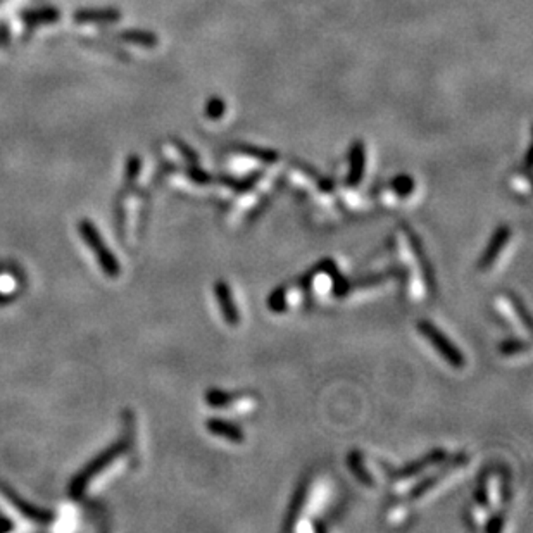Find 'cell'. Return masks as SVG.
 <instances>
[{"mask_svg": "<svg viewBox=\"0 0 533 533\" xmlns=\"http://www.w3.org/2000/svg\"><path fill=\"white\" fill-rule=\"evenodd\" d=\"M347 466L351 470V473L357 478V482L363 483L364 487L374 488L378 485V478L374 477V473L366 466V459L361 455L357 450H352L347 458Z\"/></svg>", "mask_w": 533, "mask_h": 533, "instance_id": "14", "label": "cell"}, {"mask_svg": "<svg viewBox=\"0 0 533 533\" xmlns=\"http://www.w3.org/2000/svg\"><path fill=\"white\" fill-rule=\"evenodd\" d=\"M397 252L408 270V295L413 300H421L428 292H433V278L420 240L409 228H402L397 233Z\"/></svg>", "mask_w": 533, "mask_h": 533, "instance_id": "1", "label": "cell"}, {"mask_svg": "<svg viewBox=\"0 0 533 533\" xmlns=\"http://www.w3.org/2000/svg\"><path fill=\"white\" fill-rule=\"evenodd\" d=\"M506 492V478L499 471H487L480 478L477 492H475L473 506H477L490 514V511L495 506H499L500 502H504L507 499Z\"/></svg>", "mask_w": 533, "mask_h": 533, "instance_id": "5", "label": "cell"}, {"mask_svg": "<svg viewBox=\"0 0 533 533\" xmlns=\"http://www.w3.org/2000/svg\"><path fill=\"white\" fill-rule=\"evenodd\" d=\"M447 459V453L443 449H433L425 458H420L418 461L411 463L394 473V485L397 490H408L411 482H420L425 473H428L433 468H438Z\"/></svg>", "mask_w": 533, "mask_h": 533, "instance_id": "6", "label": "cell"}, {"mask_svg": "<svg viewBox=\"0 0 533 533\" xmlns=\"http://www.w3.org/2000/svg\"><path fill=\"white\" fill-rule=\"evenodd\" d=\"M394 278H396V273H381V275L369 276V278H364V280H361V282H356V283L347 282L344 297H349V295H354V294H366V292L376 290V288H381V287H385V285L392 283Z\"/></svg>", "mask_w": 533, "mask_h": 533, "instance_id": "13", "label": "cell"}, {"mask_svg": "<svg viewBox=\"0 0 533 533\" xmlns=\"http://www.w3.org/2000/svg\"><path fill=\"white\" fill-rule=\"evenodd\" d=\"M304 285H288V287H278L273 294L268 297V307L275 315H283V312L297 309L304 302Z\"/></svg>", "mask_w": 533, "mask_h": 533, "instance_id": "9", "label": "cell"}, {"mask_svg": "<svg viewBox=\"0 0 533 533\" xmlns=\"http://www.w3.org/2000/svg\"><path fill=\"white\" fill-rule=\"evenodd\" d=\"M345 287H347V280L342 278L339 268L332 259H324L315 270H311L306 278V285H304V288H309L312 294L320 297L329 294L344 297Z\"/></svg>", "mask_w": 533, "mask_h": 533, "instance_id": "2", "label": "cell"}, {"mask_svg": "<svg viewBox=\"0 0 533 533\" xmlns=\"http://www.w3.org/2000/svg\"><path fill=\"white\" fill-rule=\"evenodd\" d=\"M206 402L214 409L230 411L235 414H246L255 409L258 397L252 394H231L225 390L213 389L206 394Z\"/></svg>", "mask_w": 533, "mask_h": 533, "instance_id": "7", "label": "cell"}, {"mask_svg": "<svg viewBox=\"0 0 533 533\" xmlns=\"http://www.w3.org/2000/svg\"><path fill=\"white\" fill-rule=\"evenodd\" d=\"M418 332L425 337L426 342L431 347L437 351L438 356L445 361L447 364H450L455 369H463L466 366V357L465 354L458 349V345H454L450 342L449 337L442 332L440 328L435 323H431L428 320L418 321Z\"/></svg>", "mask_w": 533, "mask_h": 533, "instance_id": "3", "label": "cell"}, {"mask_svg": "<svg viewBox=\"0 0 533 533\" xmlns=\"http://www.w3.org/2000/svg\"><path fill=\"white\" fill-rule=\"evenodd\" d=\"M499 352L502 357L528 356L532 352V345L528 340H504L499 345Z\"/></svg>", "mask_w": 533, "mask_h": 533, "instance_id": "15", "label": "cell"}, {"mask_svg": "<svg viewBox=\"0 0 533 533\" xmlns=\"http://www.w3.org/2000/svg\"><path fill=\"white\" fill-rule=\"evenodd\" d=\"M206 428L216 438H221L230 443H243L246 442V433L235 423H230L221 418H209L206 423Z\"/></svg>", "mask_w": 533, "mask_h": 533, "instance_id": "12", "label": "cell"}, {"mask_svg": "<svg viewBox=\"0 0 533 533\" xmlns=\"http://www.w3.org/2000/svg\"><path fill=\"white\" fill-rule=\"evenodd\" d=\"M363 154H361V150H356V154L352 156L351 183H359L361 176H363Z\"/></svg>", "mask_w": 533, "mask_h": 533, "instance_id": "17", "label": "cell"}, {"mask_svg": "<svg viewBox=\"0 0 533 533\" xmlns=\"http://www.w3.org/2000/svg\"><path fill=\"white\" fill-rule=\"evenodd\" d=\"M413 190H414V185L409 178H406V176L397 178L392 185V199H396V201L397 199H408L409 195L413 194Z\"/></svg>", "mask_w": 533, "mask_h": 533, "instance_id": "16", "label": "cell"}, {"mask_svg": "<svg viewBox=\"0 0 533 533\" xmlns=\"http://www.w3.org/2000/svg\"><path fill=\"white\" fill-rule=\"evenodd\" d=\"M494 306L497 309V312L502 316L507 323L514 324V328H522L527 335H530L532 332V321L528 316V311L524 309L523 302L516 295L510 294V292H504L495 297Z\"/></svg>", "mask_w": 533, "mask_h": 533, "instance_id": "8", "label": "cell"}, {"mask_svg": "<svg viewBox=\"0 0 533 533\" xmlns=\"http://www.w3.org/2000/svg\"><path fill=\"white\" fill-rule=\"evenodd\" d=\"M468 465H470V459H468V455H458V458L453 459L449 465H445V466L440 465V466H438L437 473L430 475L428 478H421L420 482L416 483V485L411 488V492L408 494V499L409 500H420L423 497H426V495L431 494L433 490H437V488L443 487L445 483L453 482L455 477H459V475H461L463 471L466 470Z\"/></svg>", "mask_w": 533, "mask_h": 533, "instance_id": "4", "label": "cell"}, {"mask_svg": "<svg viewBox=\"0 0 533 533\" xmlns=\"http://www.w3.org/2000/svg\"><path fill=\"white\" fill-rule=\"evenodd\" d=\"M214 297L218 300L219 311H221L223 320L226 321V324L230 327H238L240 323V312L237 307V302H235L233 292H231L230 285L223 280L214 283Z\"/></svg>", "mask_w": 533, "mask_h": 533, "instance_id": "11", "label": "cell"}, {"mask_svg": "<svg viewBox=\"0 0 533 533\" xmlns=\"http://www.w3.org/2000/svg\"><path fill=\"white\" fill-rule=\"evenodd\" d=\"M511 242V228L510 226H499L497 231L494 233V237L488 242L485 252H483L482 259H480L478 268L482 271L490 270L495 263L500 259V254L506 250V247Z\"/></svg>", "mask_w": 533, "mask_h": 533, "instance_id": "10", "label": "cell"}]
</instances>
